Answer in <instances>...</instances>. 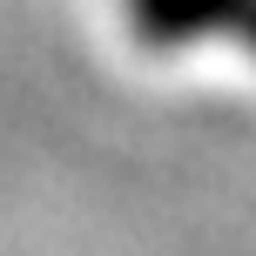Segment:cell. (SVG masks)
<instances>
[{
	"label": "cell",
	"mask_w": 256,
	"mask_h": 256,
	"mask_svg": "<svg viewBox=\"0 0 256 256\" xmlns=\"http://www.w3.org/2000/svg\"><path fill=\"white\" fill-rule=\"evenodd\" d=\"M243 0H128V27H135L142 48H189V40L216 34L236 20Z\"/></svg>",
	"instance_id": "1"
},
{
	"label": "cell",
	"mask_w": 256,
	"mask_h": 256,
	"mask_svg": "<svg viewBox=\"0 0 256 256\" xmlns=\"http://www.w3.org/2000/svg\"><path fill=\"white\" fill-rule=\"evenodd\" d=\"M230 27L243 34V48L256 54V0H243V7H236V20H230Z\"/></svg>",
	"instance_id": "2"
}]
</instances>
